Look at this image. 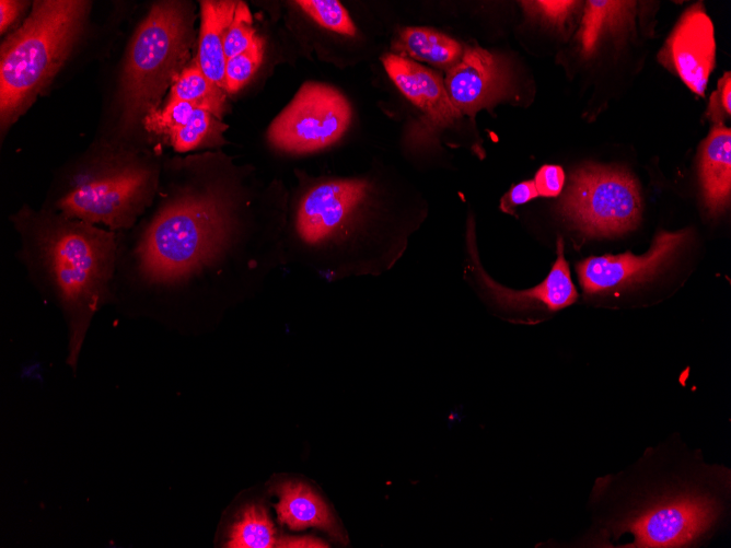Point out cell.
Here are the masks:
<instances>
[{"label": "cell", "instance_id": "cell-23", "mask_svg": "<svg viewBox=\"0 0 731 548\" xmlns=\"http://www.w3.org/2000/svg\"><path fill=\"white\" fill-rule=\"evenodd\" d=\"M295 3L323 27L344 35H355L356 26L339 1L299 0Z\"/></svg>", "mask_w": 731, "mask_h": 548}, {"label": "cell", "instance_id": "cell-22", "mask_svg": "<svg viewBox=\"0 0 731 548\" xmlns=\"http://www.w3.org/2000/svg\"><path fill=\"white\" fill-rule=\"evenodd\" d=\"M263 55L264 40L257 36L247 50L227 59L224 71L227 93H236L251 80L262 63Z\"/></svg>", "mask_w": 731, "mask_h": 548}, {"label": "cell", "instance_id": "cell-28", "mask_svg": "<svg viewBox=\"0 0 731 548\" xmlns=\"http://www.w3.org/2000/svg\"><path fill=\"white\" fill-rule=\"evenodd\" d=\"M537 194L543 197L558 196L565 184V173L558 165L542 166L534 179Z\"/></svg>", "mask_w": 731, "mask_h": 548}, {"label": "cell", "instance_id": "cell-10", "mask_svg": "<svg viewBox=\"0 0 731 548\" xmlns=\"http://www.w3.org/2000/svg\"><path fill=\"white\" fill-rule=\"evenodd\" d=\"M691 235L689 230L661 231L647 254L594 256L580 261V284L589 295L608 294L640 284L653 278L677 253Z\"/></svg>", "mask_w": 731, "mask_h": 548}, {"label": "cell", "instance_id": "cell-6", "mask_svg": "<svg viewBox=\"0 0 731 548\" xmlns=\"http://www.w3.org/2000/svg\"><path fill=\"white\" fill-rule=\"evenodd\" d=\"M372 187L364 178L325 179L309 185L293 209V246L285 252V264L297 263L317 271L333 247L351 234Z\"/></svg>", "mask_w": 731, "mask_h": 548}, {"label": "cell", "instance_id": "cell-3", "mask_svg": "<svg viewBox=\"0 0 731 548\" xmlns=\"http://www.w3.org/2000/svg\"><path fill=\"white\" fill-rule=\"evenodd\" d=\"M115 259L114 235L88 222H56L39 235L28 267L57 298L69 318L68 362L72 365L93 314L106 299Z\"/></svg>", "mask_w": 731, "mask_h": 548}, {"label": "cell", "instance_id": "cell-16", "mask_svg": "<svg viewBox=\"0 0 731 548\" xmlns=\"http://www.w3.org/2000/svg\"><path fill=\"white\" fill-rule=\"evenodd\" d=\"M275 510L281 524L292 530L308 527L323 529L335 539H343L340 529L324 500L306 483L285 481L275 488Z\"/></svg>", "mask_w": 731, "mask_h": 548}, {"label": "cell", "instance_id": "cell-1", "mask_svg": "<svg viewBox=\"0 0 731 548\" xmlns=\"http://www.w3.org/2000/svg\"><path fill=\"white\" fill-rule=\"evenodd\" d=\"M583 548H699L731 522V468L706 460L680 433L624 469L594 479Z\"/></svg>", "mask_w": 731, "mask_h": 548}, {"label": "cell", "instance_id": "cell-9", "mask_svg": "<svg viewBox=\"0 0 731 548\" xmlns=\"http://www.w3.org/2000/svg\"><path fill=\"white\" fill-rule=\"evenodd\" d=\"M151 173L141 166L126 165L79 179L58 201L67 218L88 223H104L112 229L132 220L149 189Z\"/></svg>", "mask_w": 731, "mask_h": 548}, {"label": "cell", "instance_id": "cell-4", "mask_svg": "<svg viewBox=\"0 0 731 548\" xmlns=\"http://www.w3.org/2000/svg\"><path fill=\"white\" fill-rule=\"evenodd\" d=\"M89 2L35 1L22 26L1 45L0 110L2 123L19 114L49 82L66 59Z\"/></svg>", "mask_w": 731, "mask_h": 548}, {"label": "cell", "instance_id": "cell-24", "mask_svg": "<svg viewBox=\"0 0 731 548\" xmlns=\"http://www.w3.org/2000/svg\"><path fill=\"white\" fill-rule=\"evenodd\" d=\"M214 118L210 110L197 107L189 120L167 137L175 151L187 152L204 143L216 126H222Z\"/></svg>", "mask_w": 731, "mask_h": 548}, {"label": "cell", "instance_id": "cell-13", "mask_svg": "<svg viewBox=\"0 0 731 548\" xmlns=\"http://www.w3.org/2000/svg\"><path fill=\"white\" fill-rule=\"evenodd\" d=\"M385 70L401 92L436 126L454 123L461 115L454 108L441 78L430 69L399 55L382 58Z\"/></svg>", "mask_w": 731, "mask_h": 548}, {"label": "cell", "instance_id": "cell-31", "mask_svg": "<svg viewBox=\"0 0 731 548\" xmlns=\"http://www.w3.org/2000/svg\"><path fill=\"white\" fill-rule=\"evenodd\" d=\"M24 5L25 2L20 1H0L1 33H3L13 23Z\"/></svg>", "mask_w": 731, "mask_h": 548}, {"label": "cell", "instance_id": "cell-17", "mask_svg": "<svg viewBox=\"0 0 731 548\" xmlns=\"http://www.w3.org/2000/svg\"><path fill=\"white\" fill-rule=\"evenodd\" d=\"M237 2L229 0L200 2L201 25L196 61L204 74L222 90H224L227 62L223 43Z\"/></svg>", "mask_w": 731, "mask_h": 548}, {"label": "cell", "instance_id": "cell-30", "mask_svg": "<svg viewBox=\"0 0 731 548\" xmlns=\"http://www.w3.org/2000/svg\"><path fill=\"white\" fill-rule=\"evenodd\" d=\"M278 548H326L328 545L311 536H282L277 543Z\"/></svg>", "mask_w": 731, "mask_h": 548}, {"label": "cell", "instance_id": "cell-29", "mask_svg": "<svg viewBox=\"0 0 731 548\" xmlns=\"http://www.w3.org/2000/svg\"><path fill=\"white\" fill-rule=\"evenodd\" d=\"M534 180H525L513 186L501 198L500 208L507 213H513V209L537 197Z\"/></svg>", "mask_w": 731, "mask_h": 548}, {"label": "cell", "instance_id": "cell-15", "mask_svg": "<svg viewBox=\"0 0 731 548\" xmlns=\"http://www.w3.org/2000/svg\"><path fill=\"white\" fill-rule=\"evenodd\" d=\"M699 177L705 206L718 215L729 205L731 193V129L716 125L703 142Z\"/></svg>", "mask_w": 731, "mask_h": 548}, {"label": "cell", "instance_id": "cell-25", "mask_svg": "<svg viewBox=\"0 0 731 548\" xmlns=\"http://www.w3.org/2000/svg\"><path fill=\"white\" fill-rule=\"evenodd\" d=\"M256 37L251 11L245 2L240 1L224 37L225 58L234 57L247 50Z\"/></svg>", "mask_w": 731, "mask_h": 548}, {"label": "cell", "instance_id": "cell-5", "mask_svg": "<svg viewBox=\"0 0 731 548\" xmlns=\"http://www.w3.org/2000/svg\"><path fill=\"white\" fill-rule=\"evenodd\" d=\"M189 22L179 2H159L136 31L128 50L123 95L129 116L156 109L188 57Z\"/></svg>", "mask_w": 731, "mask_h": 548}, {"label": "cell", "instance_id": "cell-12", "mask_svg": "<svg viewBox=\"0 0 731 548\" xmlns=\"http://www.w3.org/2000/svg\"><path fill=\"white\" fill-rule=\"evenodd\" d=\"M507 71L499 58L480 47H468L449 69L444 86L460 115L489 106L507 91Z\"/></svg>", "mask_w": 731, "mask_h": 548}, {"label": "cell", "instance_id": "cell-18", "mask_svg": "<svg viewBox=\"0 0 731 548\" xmlns=\"http://www.w3.org/2000/svg\"><path fill=\"white\" fill-rule=\"evenodd\" d=\"M395 49L417 60L449 69L462 57V47L456 40L422 27L403 30L395 43Z\"/></svg>", "mask_w": 731, "mask_h": 548}, {"label": "cell", "instance_id": "cell-7", "mask_svg": "<svg viewBox=\"0 0 731 548\" xmlns=\"http://www.w3.org/2000/svg\"><path fill=\"white\" fill-rule=\"evenodd\" d=\"M641 208L633 176L596 165L573 172L559 202L561 214L592 236L620 235L636 229Z\"/></svg>", "mask_w": 731, "mask_h": 548}, {"label": "cell", "instance_id": "cell-21", "mask_svg": "<svg viewBox=\"0 0 731 548\" xmlns=\"http://www.w3.org/2000/svg\"><path fill=\"white\" fill-rule=\"evenodd\" d=\"M278 539L266 509L260 504H248L231 526L225 547L272 548L277 547Z\"/></svg>", "mask_w": 731, "mask_h": 548}, {"label": "cell", "instance_id": "cell-11", "mask_svg": "<svg viewBox=\"0 0 731 548\" xmlns=\"http://www.w3.org/2000/svg\"><path fill=\"white\" fill-rule=\"evenodd\" d=\"M660 58L696 94L704 95L716 65L715 28L699 4L680 18Z\"/></svg>", "mask_w": 731, "mask_h": 548}, {"label": "cell", "instance_id": "cell-14", "mask_svg": "<svg viewBox=\"0 0 731 548\" xmlns=\"http://www.w3.org/2000/svg\"><path fill=\"white\" fill-rule=\"evenodd\" d=\"M479 273L495 302L507 311L529 312L541 310L555 312L573 304L578 298L571 281L568 263L564 257L561 237L557 240V259L550 272L542 283L532 289L510 290L494 282L481 269H479Z\"/></svg>", "mask_w": 731, "mask_h": 548}, {"label": "cell", "instance_id": "cell-2", "mask_svg": "<svg viewBox=\"0 0 731 548\" xmlns=\"http://www.w3.org/2000/svg\"><path fill=\"white\" fill-rule=\"evenodd\" d=\"M235 201L216 183L178 191L137 248L148 283L171 292L252 291L285 265L281 257L241 249Z\"/></svg>", "mask_w": 731, "mask_h": 548}, {"label": "cell", "instance_id": "cell-20", "mask_svg": "<svg viewBox=\"0 0 731 548\" xmlns=\"http://www.w3.org/2000/svg\"><path fill=\"white\" fill-rule=\"evenodd\" d=\"M225 91L211 82L197 61L185 67L171 86L169 101L194 103L220 118L224 107Z\"/></svg>", "mask_w": 731, "mask_h": 548}, {"label": "cell", "instance_id": "cell-27", "mask_svg": "<svg viewBox=\"0 0 731 548\" xmlns=\"http://www.w3.org/2000/svg\"><path fill=\"white\" fill-rule=\"evenodd\" d=\"M525 7L539 14L548 22L561 25L572 10L579 4L578 1H524Z\"/></svg>", "mask_w": 731, "mask_h": 548}, {"label": "cell", "instance_id": "cell-26", "mask_svg": "<svg viewBox=\"0 0 731 548\" xmlns=\"http://www.w3.org/2000/svg\"><path fill=\"white\" fill-rule=\"evenodd\" d=\"M731 114V74L726 72L719 80L717 90L711 94L707 115L717 124L722 125L724 116Z\"/></svg>", "mask_w": 731, "mask_h": 548}, {"label": "cell", "instance_id": "cell-8", "mask_svg": "<svg viewBox=\"0 0 731 548\" xmlns=\"http://www.w3.org/2000/svg\"><path fill=\"white\" fill-rule=\"evenodd\" d=\"M350 118V105L340 92L326 84L306 82L271 123L268 139L286 152H313L336 142L347 130Z\"/></svg>", "mask_w": 731, "mask_h": 548}, {"label": "cell", "instance_id": "cell-19", "mask_svg": "<svg viewBox=\"0 0 731 548\" xmlns=\"http://www.w3.org/2000/svg\"><path fill=\"white\" fill-rule=\"evenodd\" d=\"M635 3L633 1H587L580 28L582 54L591 55L605 31L628 24L633 19Z\"/></svg>", "mask_w": 731, "mask_h": 548}]
</instances>
